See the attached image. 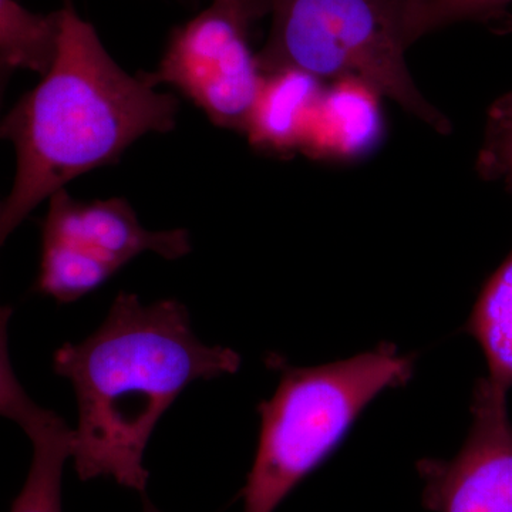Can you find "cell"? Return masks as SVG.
<instances>
[{
	"mask_svg": "<svg viewBox=\"0 0 512 512\" xmlns=\"http://www.w3.org/2000/svg\"><path fill=\"white\" fill-rule=\"evenodd\" d=\"M239 366L237 352L195 336L183 303L143 305L134 293L120 292L92 336L53 355V370L70 380L79 407L77 476L113 477L146 493L144 453L163 414L195 380L234 375Z\"/></svg>",
	"mask_w": 512,
	"mask_h": 512,
	"instance_id": "1",
	"label": "cell"
},
{
	"mask_svg": "<svg viewBox=\"0 0 512 512\" xmlns=\"http://www.w3.org/2000/svg\"><path fill=\"white\" fill-rule=\"evenodd\" d=\"M59 57L42 83L3 120L16 148V177L0 211V241L74 178L119 160L148 133L175 127L178 100L143 72L128 76L70 0L62 8Z\"/></svg>",
	"mask_w": 512,
	"mask_h": 512,
	"instance_id": "2",
	"label": "cell"
},
{
	"mask_svg": "<svg viewBox=\"0 0 512 512\" xmlns=\"http://www.w3.org/2000/svg\"><path fill=\"white\" fill-rule=\"evenodd\" d=\"M269 363L281 379L271 400L258 407L261 434L242 491L244 512H274L338 448L380 393L409 382L414 365L413 356L392 343L328 365Z\"/></svg>",
	"mask_w": 512,
	"mask_h": 512,
	"instance_id": "3",
	"label": "cell"
},
{
	"mask_svg": "<svg viewBox=\"0 0 512 512\" xmlns=\"http://www.w3.org/2000/svg\"><path fill=\"white\" fill-rule=\"evenodd\" d=\"M413 0H271L262 74L302 70L319 80H356L441 134L450 121L421 96L407 69Z\"/></svg>",
	"mask_w": 512,
	"mask_h": 512,
	"instance_id": "4",
	"label": "cell"
},
{
	"mask_svg": "<svg viewBox=\"0 0 512 512\" xmlns=\"http://www.w3.org/2000/svg\"><path fill=\"white\" fill-rule=\"evenodd\" d=\"M271 13V0H212L207 9L171 33L153 87L171 84L212 124L244 133L262 73L249 35Z\"/></svg>",
	"mask_w": 512,
	"mask_h": 512,
	"instance_id": "5",
	"label": "cell"
},
{
	"mask_svg": "<svg viewBox=\"0 0 512 512\" xmlns=\"http://www.w3.org/2000/svg\"><path fill=\"white\" fill-rule=\"evenodd\" d=\"M466 443L451 460H421L423 503L434 512H512L507 392L478 380Z\"/></svg>",
	"mask_w": 512,
	"mask_h": 512,
	"instance_id": "6",
	"label": "cell"
},
{
	"mask_svg": "<svg viewBox=\"0 0 512 512\" xmlns=\"http://www.w3.org/2000/svg\"><path fill=\"white\" fill-rule=\"evenodd\" d=\"M42 237L72 244L117 271L143 252L175 261L192 249L187 229L147 231L127 201H77L64 188L50 197Z\"/></svg>",
	"mask_w": 512,
	"mask_h": 512,
	"instance_id": "7",
	"label": "cell"
},
{
	"mask_svg": "<svg viewBox=\"0 0 512 512\" xmlns=\"http://www.w3.org/2000/svg\"><path fill=\"white\" fill-rule=\"evenodd\" d=\"M0 413L22 427L33 444L28 478L10 512H63V468L72 458L74 430L30 399L13 372L6 336L0 339Z\"/></svg>",
	"mask_w": 512,
	"mask_h": 512,
	"instance_id": "8",
	"label": "cell"
},
{
	"mask_svg": "<svg viewBox=\"0 0 512 512\" xmlns=\"http://www.w3.org/2000/svg\"><path fill=\"white\" fill-rule=\"evenodd\" d=\"M376 96L356 80L333 82L316 104L301 151L313 158L349 160L372 150L382 131Z\"/></svg>",
	"mask_w": 512,
	"mask_h": 512,
	"instance_id": "9",
	"label": "cell"
},
{
	"mask_svg": "<svg viewBox=\"0 0 512 512\" xmlns=\"http://www.w3.org/2000/svg\"><path fill=\"white\" fill-rule=\"evenodd\" d=\"M322 80L302 70L262 74L244 134L259 150H301L306 127L323 93Z\"/></svg>",
	"mask_w": 512,
	"mask_h": 512,
	"instance_id": "10",
	"label": "cell"
},
{
	"mask_svg": "<svg viewBox=\"0 0 512 512\" xmlns=\"http://www.w3.org/2000/svg\"><path fill=\"white\" fill-rule=\"evenodd\" d=\"M487 360L488 380L504 392L512 389V249L485 282L466 325Z\"/></svg>",
	"mask_w": 512,
	"mask_h": 512,
	"instance_id": "11",
	"label": "cell"
},
{
	"mask_svg": "<svg viewBox=\"0 0 512 512\" xmlns=\"http://www.w3.org/2000/svg\"><path fill=\"white\" fill-rule=\"evenodd\" d=\"M62 9L37 15L16 0H0V67L3 83L16 70L46 77L59 57Z\"/></svg>",
	"mask_w": 512,
	"mask_h": 512,
	"instance_id": "12",
	"label": "cell"
},
{
	"mask_svg": "<svg viewBox=\"0 0 512 512\" xmlns=\"http://www.w3.org/2000/svg\"><path fill=\"white\" fill-rule=\"evenodd\" d=\"M117 269L89 252L60 239L42 237L37 292L60 303H70L100 288Z\"/></svg>",
	"mask_w": 512,
	"mask_h": 512,
	"instance_id": "13",
	"label": "cell"
},
{
	"mask_svg": "<svg viewBox=\"0 0 512 512\" xmlns=\"http://www.w3.org/2000/svg\"><path fill=\"white\" fill-rule=\"evenodd\" d=\"M511 3L512 0H413L407 16L410 45L456 23L500 19Z\"/></svg>",
	"mask_w": 512,
	"mask_h": 512,
	"instance_id": "14",
	"label": "cell"
},
{
	"mask_svg": "<svg viewBox=\"0 0 512 512\" xmlns=\"http://www.w3.org/2000/svg\"><path fill=\"white\" fill-rule=\"evenodd\" d=\"M478 173L488 181H501L512 194V93L504 94L488 110Z\"/></svg>",
	"mask_w": 512,
	"mask_h": 512,
	"instance_id": "15",
	"label": "cell"
},
{
	"mask_svg": "<svg viewBox=\"0 0 512 512\" xmlns=\"http://www.w3.org/2000/svg\"><path fill=\"white\" fill-rule=\"evenodd\" d=\"M143 512H161V511L157 510V508L154 507V505L151 504L150 501H148L146 498V500H144Z\"/></svg>",
	"mask_w": 512,
	"mask_h": 512,
	"instance_id": "16",
	"label": "cell"
}]
</instances>
